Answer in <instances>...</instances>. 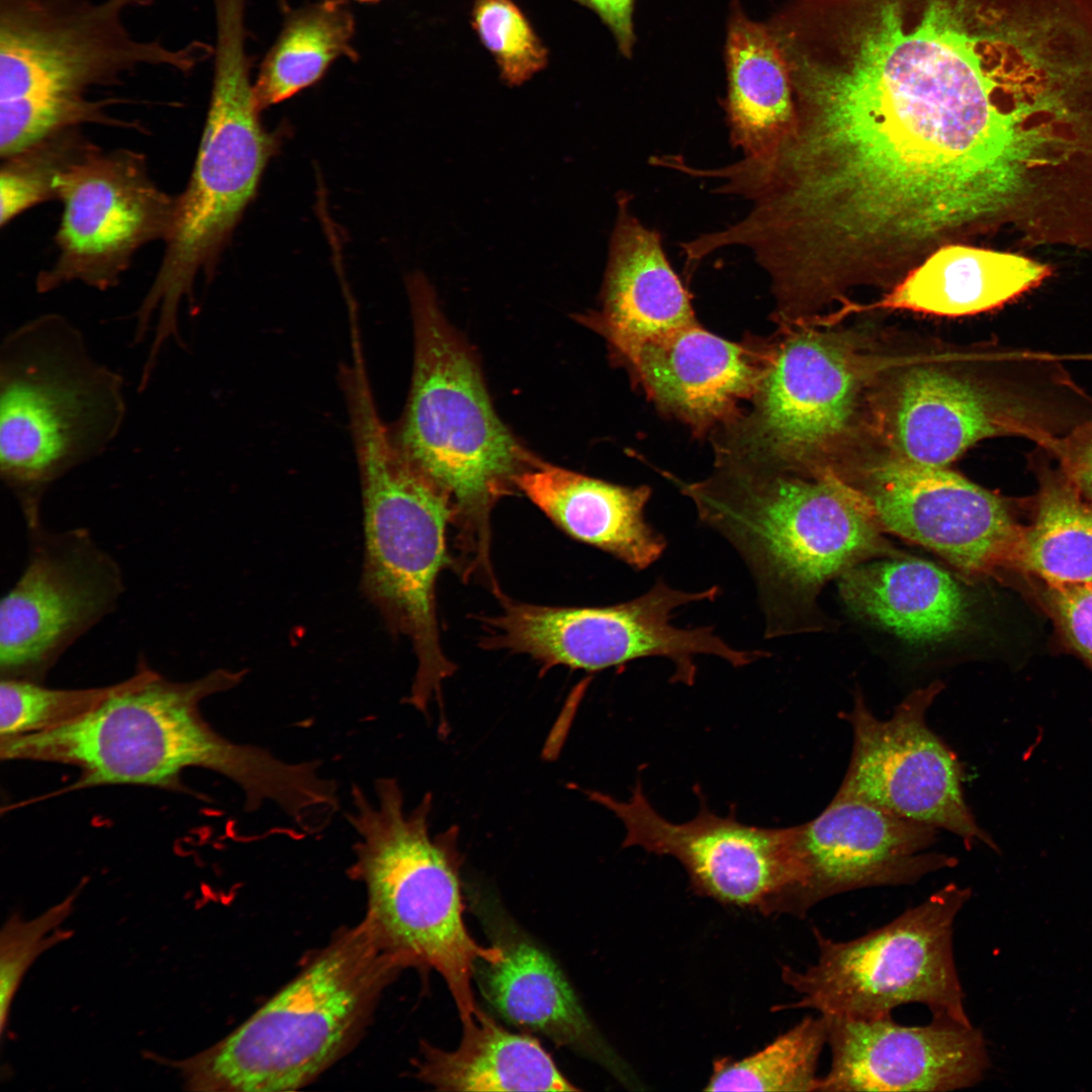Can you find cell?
Wrapping results in <instances>:
<instances>
[{"label":"cell","mask_w":1092,"mask_h":1092,"mask_svg":"<svg viewBox=\"0 0 1092 1092\" xmlns=\"http://www.w3.org/2000/svg\"><path fill=\"white\" fill-rule=\"evenodd\" d=\"M791 73V128L722 171L725 191L750 203L738 243L788 288L833 301L887 286L1030 207L1046 133L1000 85L939 61Z\"/></svg>","instance_id":"obj_1"},{"label":"cell","mask_w":1092,"mask_h":1092,"mask_svg":"<svg viewBox=\"0 0 1092 1092\" xmlns=\"http://www.w3.org/2000/svg\"><path fill=\"white\" fill-rule=\"evenodd\" d=\"M245 674L219 668L174 681L141 664L80 719L44 732L0 737V757L77 767L79 778L66 793L117 785L184 790L182 772L204 768L237 785L246 810L270 802L303 827L334 799L335 785L320 775L316 763H290L261 747L233 742L200 712L204 699L237 687Z\"/></svg>","instance_id":"obj_2"},{"label":"cell","mask_w":1092,"mask_h":1092,"mask_svg":"<svg viewBox=\"0 0 1092 1092\" xmlns=\"http://www.w3.org/2000/svg\"><path fill=\"white\" fill-rule=\"evenodd\" d=\"M1086 359L997 343L882 346L870 395L875 446L937 467L991 438L1043 446L1092 420V395L1067 365Z\"/></svg>","instance_id":"obj_3"},{"label":"cell","mask_w":1092,"mask_h":1092,"mask_svg":"<svg viewBox=\"0 0 1092 1092\" xmlns=\"http://www.w3.org/2000/svg\"><path fill=\"white\" fill-rule=\"evenodd\" d=\"M716 465L706 479L679 485L699 520L749 568L766 638L808 629L814 597L829 579L871 558L899 555L860 492L833 468Z\"/></svg>","instance_id":"obj_4"},{"label":"cell","mask_w":1092,"mask_h":1092,"mask_svg":"<svg viewBox=\"0 0 1092 1092\" xmlns=\"http://www.w3.org/2000/svg\"><path fill=\"white\" fill-rule=\"evenodd\" d=\"M414 323L411 390L391 430L405 457L450 499L455 555L464 581L499 586L491 563L490 518L516 480L540 460L497 418L477 362L443 315L420 272L406 279Z\"/></svg>","instance_id":"obj_5"},{"label":"cell","mask_w":1092,"mask_h":1092,"mask_svg":"<svg viewBox=\"0 0 1092 1092\" xmlns=\"http://www.w3.org/2000/svg\"><path fill=\"white\" fill-rule=\"evenodd\" d=\"M149 0H0V157L86 123L130 126L111 117L114 99L89 92L120 85L144 66L188 76L214 48H173L134 37L129 7Z\"/></svg>","instance_id":"obj_6"},{"label":"cell","mask_w":1092,"mask_h":1092,"mask_svg":"<svg viewBox=\"0 0 1092 1092\" xmlns=\"http://www.w3.org/2000/svg\"><path fill=\"white\" fill-rule=\"evenodd\" d=\"M340 385L362 489V590L389 632L410 639L417 671L405 701L428 716L431 702L442 708L443 681L456 669L442 648L436 605L438 576L452 566L447 530L453 508L396 445L378 413L367 371L350 370Z\"/></svg>","instance_id":"obj_7"},{"label":"cell","mask_w":1092,"mask_h":1092,"mask_svg":"<svg viewBox=\"0 0 1092 1092\" xmlns=\"http://www.w3.org/2000/svg\"><path fill=\"white\" fill-rule=\"evenodd\" d=\"M213 2L214 70L203 131L189 180L176 195L161 263L134 312L133 336L139 341L147 338L157 316L154 352L171 341L184 345L181 306L187 302L195 312L197 281L201 276L211 280L280 143L276 131L263 126L254 100L245 50V0Z\"/></svg>","instance_id":"obj_8"},{"label":"cell","mask_w":1092,"mask_h":1092,"mask_svg":"<svg viewBox=\"0 0 1092 1092\" xmlns=\"http://www.w3.org/2000/svg\"><path fill=\"white\" fill-rule=\"evenodd\" d=\"M374 788L371 800L353 787L348 814L357 835L351 874L367 891L365 919L404 967L441 975L467 1023L479 1009L477 963L499 961L503 949L478 943L465 925L459 828L431 835V793L407 812L395 779L381 778Z\"/></svg>","instance_id":"obj_9"},{"label":"cell","mask_w":1092,"mask_h":1092,"mask_svg":"<svg viewBox=\"0 0 1092 1092\" xmlns=\"http://www.w3.org/2000/svg\"><path fill=\"white\" fill-rule=\"evenodd\" d=\"M123 376L99 362L83 333L57 312L18 325L0 345V477L27 528L44 494L103 454L127 414Z\"/></svg>","instance_id":"obj_10"},{"label":"cell","mask_w":1092,"mask_h":1092,"mask_svg":"<svg viewBox=\"0 0 1092 1092\" xmlns=\"http://www.w3.org/2000/svg\"><path fill=\"white\" fill-rule=\"evenodd\" d=\"M404 965L364 919L208 1049L174 1063L187 1090H297L348 1052Z\"/></svg>","instance_id":"obj_11"},{"label":"cell","mask_w":1092,"mask_h":1092,"mask_svg":"<svg viewBox=\"0 0 1092 1092\" xmlns=\"http://www.w3.org/2000/svg\"><path fill=\"white\" fill-rule=\"evenodd\" d=\"M782 324L752 410L722 428L717 458L837 469L874 447L870 395L880 346L810 317Z\"/></svg>","instance_id":"obj_12"},{"label":"cell","mask_w":1092,"mask_h":1092,"mask_svg":"<svg viewBox=\"0 0 1092 1092\" xmlns=\"http://www.w3.org/2000/svg\"><path fill=\"white\" fill-rule=\"evenodd\" d=\"M972 890L950 883L885 925L849 940L813 928L818 957L803 970L781 968L799 999L775 1011L809 1008L820 1015L871 1019L901 1005H925L933 1017L972 1021L958 974L954 921Z\"/></svg>","instance_id":"obj_13"},{"label":"cell","mask_w":1092,"mask_h":1092,"mask_svg":"<svg viewBox=\"0 0 1092 1092\" xmlns=\"http://www.w3.org/2000/svg\"><path fill=\"white\" fill-rule=\"evenodd\" d=\"M719 592L717 585L685 592L657 580L633 600L604 607L539 606L503 594L497 613L478 617L483 630L480 644L530 656L540 675L555 666L594 672L638 658L665 657L674 664L671 681L692 686L698 654L717 656L734 667L768 656L761 650L734 648L712 626L672 625L677 608L713 601Z\"/></svg>","instance_id":"obj_14"},{"label":"cell","mask_w":1092,"mask_h":1092,"mask_svg":"<svg viewBox=\"0 0 1092 1092\" xmlns=\"http://www.w3.org/2000/svg\"><path fill=\"white\" fill-rule=\"evenodd\" d=\"M584 793L623 823L624 848L639 846L673 857L699 896L765 916H805L806 870L798 825L745 824L737 819L735 809L719 816L709 810L699 790L698 814L688 822L674 823L652 807L640 780L626 801L598 791Z\"/></svg>","instance_id":"obj_15"},{"label":"cell","mask_w":1092,"mask_h":1092,"mask_svg":"<svg viewBox=\"0 0 1092 1092\" xmlns=\"http://www.w3.org/2000/svg\"><path fill=\"white\" fill-rule=\"evenodd\" d=\"M837 472L860 492L882 531L935 552L969 575L1007 569L1021 529V502L947 467L876 447Z\"/></svg>","instance_id":"obj_16"},{"label":"cell","mask_w":1092,"mask_h":1092,"mask_svg":"<svg viewBox=\"0 0 1092 1092\" xmlns=\"http://www.w3.org/2000/svg\"><path fill=\"white\" fill-rule=\"evenodd\" d=\"M59 200L57 255L36 276L40 294L69 283L114 288L138 251L166 240L176 206V195L152 178L146 156L129 149L93 152L67 174Z\"/></svg>","instance_id":"obj_17"},{"label":"cell","mask_w":1092,"mask_h":1092,"mask_svg":"<svg viewBox=\"0 0 1092 1092\" xmlns=\"http://www.w3.org/2000/svg\"><path fill=\"white\" fill-rule=\"evenodd\" d=\"M23 572L0 604L1 677L40 681L63 653L116 607V560L83 528H28Z\"/></svg>","instance_id":"obj_18"},{"label":"cell","mask_w":1092,"mask_h":1092,"mask_svg":"<svg viewBox=\"0 0 1092 1092\" xmlns=\"http://www.w3.org/2000/svg\"><path fill=\"white\" fill-rule=\"evenodd\" d=\"M942 689L935 681L912 692L888 719L878 718L856 693L843 714L853 745L837 794L946 830L969 848L983 843L998 850L966 802L962 763L927 725V710Z\"/></svg>","instance_id":"obj_19"},{"label":"cell","mask_w":1092,"mask_h":1092,"mask_svg":"<svg viewBox=\"0 0 1092 1092\" xmlns=\"http://www.w3.org/2000/svg\"><path fill=\"white\" fill-rule=\"evenodd\" d=\"M824 1018L831 1061L819 1092L951 1091L979 1084L990 1067L985 1036L973 1023Z\"/></svg>","instance_id":"obj_20"},{"label":"cell","mask_w":1092,"mask_h":1092,"mask_svg":"<svg viewBox=\"0 0 1092 1092\" xmlns=\"http://www.w3.org/2000/svg\"><path fill=\"white\" fill-rule=\"evenodd\" d=\"M937 832L871 802L836 793L822 813L798 825L806 870L805 915L838 894L915 884L956 867V857L930 851Z\"/></svg>","instance_id":"obj_21"},{"label":"cell","mask_w":1092,"mask_h":1092,"mask_svg":"<svg viewBox=\"0 0 1092 1092\" xmlns=\"http://www.w3.org/2000/svg\"><path fill=\"white\" fill-rule=\"evenodd\" d=\"M617 357L662 411L706 432L732 422L737 405L754 395L769 344L729 342L695 322L643 340Z\"/></svg>","instance_id":"obj_22"},{"label":"cell","mask_w":1092,"mask_h":1092,"mask_svg":"<svg viewBox=\"0 0 1092 1092\" xmlns=\"http://www.w3.org/2000/svg\"><path fill=\"white\" fill-rule=\"evenodd\" d=\"M503 958L481 962L479 984L492 1008L523 1032L540 1033L604 1067L630 1089L643 1083L612 1049L582 1008L564 974L540 946L517 931L495 934Z\"/></svg>","instance_id":"obj_23"},{"label":"cell","mask_w":1092,"mask_h":1092,"mask_svg":"<svg viewBox=\"0 0 1092 1092\" xmlns=\"http://www.w3.org/2000/svg\"><path fill=\"white\" fill-rule=\"evenodd\" d=\"M602 288V310L584 315L618 356L629 347L696 321L691 297L668 261L660 234L618 193Z\"/></svg>","instance_id":"obj_24"},{"label":"cell","mask_w":1092,"mask_h":1092,"mask_svg":"<svg viewBox=\"0 0 1092 1092\" xmlns=\"http://www.w3.org/2000/svg\"><path fill=\"white\" fill-rule=\"evenodd\" d=\"M839 592L860 618L911 643H941L974 624L969 589L945 569L915 557L856 564L840 575Z\"/></svg>","instance_id":"obj_25"},{"label":"cell","mask_w":1092,"mask_h":1092,"mask_svg":"<svg viewBox=\"0 0 1092 1092\" xmlns=\"http://www.w3.org/2000/svg\"><path fill=\"white\" fill-rule=\"evenodd\" d=\"M522 491L557 527L630 567L656 562L667 542L649 525L644 509L647 485L625 486L539 461L516 480Z\"/></svg>","instance_id":"obj_26"},{"label":"cell","mask_w":1092,"mask_h":1092,"mask_svg":"<svg viewBox=\"0 0 1092 1092\" xmlns=\"http://www.w3.org/2000/svg\"><path fill=\"white\" fill-rule=\"evenodd\" d=\"M1049 274L1048 266L1017 254L949 244L926 257L872 307L974 315L1002 306Z\"/></svg>","instance_id":"obj_27"},{"label":"cell","mask_w":1092,"mask_h":1092,"mask_svg":"<svg viewBox=\"0 0 1092 1092\" xmlns=\"http://www.w3.org/2000/svg\"><path fill=\"white\" fill-rule=\"evenodd\" d=\"M729 140L742 157L770 150L790 129L795 98L790 66L772 29L731 8L725 46Z\"/></svg>","instance_id":"obj_28"},{"label":"cell","mask_w":1092,"mask_h":1092,"mask_svg":"<svg viewBox=\"0 0 1092 1092\" xmlns=\"http://www.w3.org/2000/svg\"><path fill=\"white\" fill-rule=\"evenodd\" d=\"M453 1051L422 1043L416 1076L439 1091H576L531 1033L512 1032L480 1007Z\"/></svg>","instance_id":"obj_29"},{"label":"cell","mask_w":1092,"mask_h":1092,"mask_svg":"<svg viewBox=\"0 0 1092 1092\" xmlns=\"http://www.w3.org/2000/svg\"><path fill=\"white\" fill-rule=\"evenodd\" d=\"M1027 465L1037 489L1007 569L1053 584L1091 582L1092 504L1041 447L1027 454Z\"/></svg>","instance_id":"obj_30"},{"label":"cell","mask_w":1092,"mask_h":1092,"mask_svg":"<svg viewBox=\"0 0 1092 1092\" xmlns=\"http://www.w3.org/2000/svg\"><path fill=\"white\" fill-rule=\"evenodd\" d=\"M353 14L344 0H324L292 13L253 85L262 109L317 82L341 56H353Z\"/></svg>","instance_id":"obj_31"},{"label":"cell","mask_w":1092,"mask_h":1092,"mask_svg":"<svg viewBox=\"0 0 1092 1092\" xmlns=\"http://www.w3.org/2000/svg\"><path fill=\"white\" fill-rule=\"evenodd\" d=\"M825 1044L824 1016H806L749 1056L716 1059L704 1090L818 1091V1063Z\"/></svg>","instance_id":"obj_32"},{"label":"cell","mask_w":1092,"mask_h":1092,"mask_svg":"<svg viewBox=\"0 0 1092 1092\" xmlns=\"http://www.w3.org/2000/svg\"><path fill=\"white\" fill-rule=\"evenodd\" d=\"M100 147L80 127L57 131L2 159L0 168V226L27 209L59 199L67 174Z\"/></svg>","instance_id":"obj_33"},{"label":"cell","mask_w":1092,"mask_h":1092,"mask_svg":"<svg viewBox=\"0 0 1092 1092\" xmlns=\"http://www.w3.org/2000/svg\"><path fill=\"white\" fill-rule=\"evenodd\" d=\"M121 682L87 689H52L40 681L1 677L0 737L39 733L68 725L98 707Z\"/></svg>","instance_id":"obj_34"},{"label":"cell","mask_w":1092,"mask_h":1092,"mask_svg":"<svg viewBox=\"0 0 1092 1092\" xmlns=\"http://www.w3.org/2000/svg\"><path fill=\"white\" fill-rule=\"evenodd\" d=\"M471 23L509 86L525 83L548 65L546 47L512 0H475Z\"/></svg>","instance_id":"obj_35"},{"label":"cell","mask_w":1092,"mask_h":1092,"mask_svg":"<svg viewBox=\"0 0 1092 1092\" xmlns=\"http://www.w3.org/2000/svg\"><path fill=\"white\" fill-rule=\"evenodd\" d=\"M82 890L80 885L58 904L31 919L13 914L0 934V1030L7 1027L11 1005L20 983L35 960L44 951L71 937L62 924L73 911Z\"/></svg>","instance_id":"obj_36"},{"label":"cell","mask_w":1092,"mask_h":1092,"mask_svg":"<svg viewBox=\"0 0 1092 1092\" xmlns=\"http://www.w3.org/2000/svg\"><path fill=\"white\" fill-rule=\"evenodd\" d=\"M1064 645L1092 669V581L1053 584L1023 578Z\"/></svg>","instance_id":"obj_37"},{"label":"cell","mask_w":1092,"mask_h":1092,"mask_svg":"<svg viewBox=\"0 0 1092 1092\" xmlns=\"http://www.w3.org/2000/svg\"><path fill=\"white\" fill-rule=\"evenodd\" d=\"M1039 447L1051 455L1078 491L1092 504V420Z\"/></svg>","instance_id":"obj_38"},{"label":"cell","mask_w":1092,"mask_h":1092,"mask_svg":"<svg viewBox=\"0 0 1092 1092\" xmlns=\"http://www.w3.org/2000/svg\"><path fill=\"white\" fill-rule=\"evenodd\" d=\"M594 11L609 28L621 55L630 59L636 41L633 13L635 0H573Z\"/></svg>","instance_id":"obj_39"},{"label":"cell","mask_w":1092,"mask_h":1092,"mask_svg":"<svg viewBox=\"0 0 1092 1092\" xmlns=\"http://www.w3.org/2000/svg\"><path fill=\"white\" fill-rule=\"evenodd\" d=\"M360 1H377V0H360Z\"/></svg>","instance_id":"obj_40"}]
</instances>
